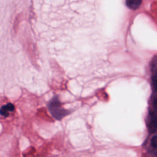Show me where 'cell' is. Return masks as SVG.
Segmentation results:
<instances>
[{
	"instance_id": "obj_1",
	"label": "cell",
	"mask_w": 157,
	"mask_h": 157,
	"mask_svg": "<svg viewBox=\"0 0 157 157\" xmlns=\"http://www.w3.org/2000/svg\"><path fill=\"white\" fill-rule=\"evenodd\" d=\"M48 107L50 113L57 120H61L69 114V112L62 107L61 104L56 96H53L49 101Z\"/></svg>"
},
{
	"instance_id": "obj_2",
	"label": "cell",
	"mask_w": 157,
	"mask_h": 157,
	"mask_svg": "<svg viewBox=\"0 0 157 157\" xmlns=\"http://www.w3.org/2000/svg\"><path fill=\"white\" fill-rule=\"evenodd\" d=\"M149 119L148 123V128L150 132L153 133L156 130V113L155 110H151L149 112Z\"/></svg>"
},
{
	"instance_id": "obj_3",
	"label": "cell",
	"mask_w": 157,
	"mask_h": 157,
	"mask_svg": "<svg viewBox=\"0 0 157 157\" xmlns=\"http://www.w3.org/2000/svg\"><path fill=\"white\" fill-rule=\"evenodd\" d=\"M13 110L14 105L12 103H8L0 109V114L4 117H7L9 115V112L13 111Z\"/></svg>"
},
{
	"instance_id": "obj_4",
	"label": "cell",
	"mask_w": 157,
	"mask_h": 157,
	"mask_svg": "<svg viewBox=\"0 0 157 157\" xmlns=\"http://www.w3.org/2000/svg\"><path fill=\"white\" fill-rule=\"evenodd\" d=\"M142 3V1H138V0H128L126 1V5L128 7H129L131 9L136 10L138 9L140 4Z\"/></svg>"
},
{
	"instance_id": "obj_5",
	"label": "cell",
	"mask_w": 157,
	"mask_h": 157,
	"mask_svg": "<svg viewBox=\"0 0 157 157\" xmlns=\"http://www.w3.org/2000/svg\"><path fill=\"white\" fill-rule=\"evenodd\" d=\"M150 148L151 150L154 151L155 150L156 148V136H154L151 140V142H150Z\"/></svg>"
}]
</instances>
